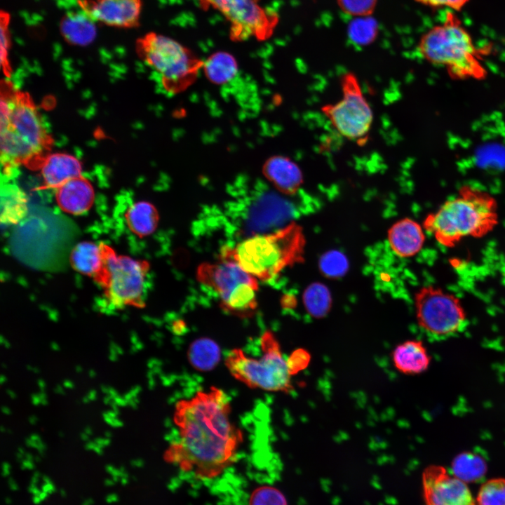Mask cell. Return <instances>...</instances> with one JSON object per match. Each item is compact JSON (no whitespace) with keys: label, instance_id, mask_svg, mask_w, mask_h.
<instances>
[{"label":"cell","instance_id":"30bf717a","mask_svg":"<svg viewBox=\"0 0 505 505\" xmlns=\"http://www.w3.org/2000/svg\"><path fill=\"white\" fill-rule=\"evenodd\" d=\"M415 306L419 325L433 337L453 336L466 325V314L461 300L440 288H421L415 295Z\"/></svg>","mask_w":505,"mask_h":505},{"label":"cell","instance_id":"52a82bcc","mask_svg":"<svg viewBox=\"0 0 505 505\" xmlns=\"http://www.w3.org/2000/svg\"><path fill=\"white\" fill-rule=\"evenodd\" d=\"M260 345L262 355L259 358L245 355L240 349L231 350L225 359V365L231 375L252 389L285 393L291 391L293 373L272 332L267 330L263 333Z\"/></svg>","mask_w":505,"mask_h":505},{"label":"cell","instance_id":"4fadbf2b","mask_svg":"<svg viewBox=\"0 0 505 505\" xmlns=\"http://www.w3.org/2000/svg\"><path fill=\"white\" fill-rule=\"evenodd\" d=\"M426 505H476L464 482L441 466H429L422 475Z\"/></svg>","mask_w":505,"mask_h":505},{"label":"cell","instance_id":"ba28073f","mask_svg":"<svg viewBox=\"0 0 505 505\" xmlns=\"http://www.w3.org/2000/svg\"><path fill=\"white\" fill-rule=\"evenodd\" d=\"M136 50L157 74L163 88L170 92L184 89L203 65V62L177 41L154 32L137 40Z\"/></svg>","mask_w":505,"mask_h":505},{"label":"cell","instance_id":"f1b7e54d","mask_svg":"<svg viewBox=\"0 0 505 505\" xmlns=\"http://www.w3.org/2000/svg\"><path fill=\"white\" fill-rule=\"evenodd\" d=\"M372 16L355 18L348 27L349 39L358 46L372 43L378 33L377 24Z\"/></svg>","mask_w":505,"mask_h":505},{"label":"cell","instance_id":"603a6c76","mask_svg":"<svg viewBox=\"0 0 505 505\" xmlns=\"http://www.w3.org/2000/svg\"><path fill=\"white\" fill-rule=\"evenodd\" d=\"M5 178L6 180L1 184V220L7 224H16L27 213V199L18 185Z\"/></svg>","mask_w":505,"mask_h":505},{"label":"cell","instance_id":"3957f363","mask_svg":"<svg viewBox=\"0 0 505 505\" xmlns=\"http://www.w3.org/2000/svg\"><path fill=\"white\" fill-rule=\"evenodd\" d=\"M497 204L489 193L462 186L457 196L429 214L423 227L446 248L454 247L465 238H480L498 224Z\"/></svg>","mask_w":505,"mask_h":505},{"label":"cell","instance_id":"f546056e","mask_svg":"<svg viewBox=\"0 0 505 505\" xmlns=\"http://www.w3.org/2000/svg\"><path fill=\"white\" fill-rule=\"evenodd\" d=\"M476 501L478 505H505V479L494 478L483 483Z\"/></svg>","mask_w":505,"mask_h":505},{"label":"cell","instance_id":"b9f144b4","mask_svg":"<svg viewBox=\"0 0 505 505\" xmlns=\"http://www.w3.org/2000/svg\"><path fill=\"white\" fill-rule=\"evenodd\" d=\"M93 504V500L90 499H86L84 501L83 505H91Z\"/></svg>","mask_w":505,"mask_h":505},{"label":"cell","instance_id":"6da1fadb","mask_svg":"<svg viewBox=\"0 0 505 505\" xmlns=\"http://www.w3.org/2000/svg\"><path fill=\"white\" fill-rule=\"evenodd\" d=\"M227 395L211 386L175 407L179 438L164 454L168 463L201 480L220 476L234 462L243 433L231 420Z\"/></svg>","mask_w":505,"mask_h":505},{"label":"cell","instance_id":"9a60e30c","mask_svg":"<svg viewBox=\"0 0 505 505\" xmlns=\"http://www.w3.org/2000/svg\"><path fill=\"white\" fill-rule=\"evenodd\" d=\"M79 4L95 22L119 28L140 25L142 0H79Z\"/></svg>","mask_w":505,"mask_h":505},{"label":"cell","instance_id":"f35d334b","mask_svg":"<svg viewBox=\"0 0 505 505\" xmlns=\"http://www.w3.org/2000/svg\"><path fill=\"white\" fill-rule=\"evenodd\" d=\"M10 467L9 465L6 464L3 466V472L4 476H7L9 473Z\"/></svg>","mask_w":505,"mask_h":505},{"label":"cell","instance_id":"7402d4cb","mask_svg":"<svg viewBox=\"0 0 505 505\" xmlns=\"http://www.w3.org/2000/svg\"><path fill=\"white\" fill-rule=\"evenodd\" d=\"M60 30L69 44L85 46L90 44L97 35L95 21L84 11H70L61 19Z\"/></svg>","mask_w":505,"mask_h":505},{"label":"cell","instance_id":"7c38bea8","mask_svg":"<svg viewBox=\"0 0 505 505\" xmlns=\"http://www.w3.org/2000/svg\"><path fill=\"white\" fill-rule=\"evenodd\" d=\"M105 267L107 277L102 288L107 302L114 308L144 307L149 263L127 256H117L105 245Z\"/></svg>","mask_w":505,"mask_h":505},{"label":"cell","instance_id":"e0dca14e","mask_svg":"<svg viewBox=\"0 0 505 505\" xmlns=\"http://www.w3.org/2000/svg\"><path fill=\"white\" fill-rule=\"evenodd\" d=\"M70 262L79 273L93 278L102 287L106 280L105 245L82 241L72 250Z\"/></svg>","mask_w":505,"mask_h":505},{"label":"cell","instance_id":"ee69618b","mask_svg":"<svg viewBox=\"0 0 505 505\" xmlns=\"http://www.w3.org/2000/svg\"><path fill=\"white\" fill-rule=\"evenodd\" d=\"M114 480L113 479H112V480H111V479H107V480H106V485H112L114 484Z\"/></svg>","mask_w":505,"mask_h":505},{"label":"cell","instance_id":"8fae6325","mask_svg":"<svg viewBox=\"0 0 505 505\" xmlns=\"http://www.w3.org/2000/svg\"><path fill=\"white\" fill-rule=\"evenodd\" d=\"M203 10L220 12L229 22L230 38L243 41L250 38L268 39L279 22L278 13L264 7L260 0H198Z\"/></svg>","mask_w":505,"mask_h":505},{"label":"cell","instance_id":"f6af8a7d","mask_svg":"<svg viewBox=\"0 0 505 505\" xmlns=\"http://www.w3.org/2000/svg\"><path fill=\"white\" fill-rule=\"evenodd\" d=\"M121 478V483L123 484H126L128 482V477H122Z\"/></svg>","mask_w":505,"mask_h":505},{"label":"cell","instance_id":"74e56055","mask_svg":"<svg viewBox=\"0 0 505 505\" xmlns=\"http://www.w3.org/2000/svg\"><path fill=\"white\" fill-rule=\"evenodd\" d=\"M106 500H107V501L110 502V503L114 502L118 500V497L115 494H111L107 497Z\"/></svg>","mask_w":505,"mask_h":505},{"label":"cell","instance_id":"9c48e42d","mask_svg":"<svg viewBox=\"0 0 505 505\" xmlns=\"http://www.w3.org/2000/svg\"><path fill=\"white\" fill-rule=\"evenodd\" d=\"M340 86V99L323 105L321 112L342 137L359 144H365L373 123L371 106L354 73L344 74Z\"/></svg>","mask_w":505,"mask_h":505},{"label":"cell","instance_id":"d6a6232c","mask_svg":"<svg viewBox=\"0 0 505 505\" xmlns=\"http://www.w3.org/2000/svg\"><path fill=\"white\" fill-rule=\"evenodd\" d=\"M250 505H287V501L278 489L262 486L253 491L250 496Z\"/></svg>","mask_w":505,"mask_h":505},{"label":"cell","instance_id":"44dd1931","mask_svg":"<svg viewBox=\"0 0 505 505\" xmlns=\"http://www.w3.org/2000/svg\"><path fill=\"white\" fill-rule=\"evenodd\" d=\"M393 361L400 372L407 375H417L428 369L431 357L422 342L410 339L394 349Z\"/></svg>","mask_w":505,"mask_h":505},{"label":"cell","instance_id":"83f0119b","mask_svg":"<svg viewBox=\"0 0 505 505\" xmlns=\"http://www.w3.org/2000/svg\"><path fill=\"white\" fill-rule=\"evenodd\" d=\"M303 303L310 316L316 318H323L331 308L332 298L330 290L322 283H314L305 289Z\"/></svg>","mask_w":505,"mask_h":505},{"label":"cell","instance_id":"d4e9b609","mask_svg":"<svg viewBox=\"0 0 505 505\" xmlns=\"http://www.w3.org/2000/svg\"><path fill=\"white\" fill-rule=\"evenodd\" d=\"M203 67L208 79L218 85L230 82L238 73L236 59L224 51L212 54L203 62Z\"/></svg>","mask_w":505,"mask_h":505},{"label":"cell","instance_id":"4dcf8cb0","mask_svg":"<svg viewBox=\"0 0 505 505\" xmlns=\"http://www.w3.org/2000/svg\"><path fill=\"white\" fill-rule=\"evenodd\" d=\"M320 269L330 278H338L344 275L348 269L346 257L340 252L330 251L320 259Z\"/></svg>","mask_w":505,"mask_h":505},{"label":"cell","instance_id":"d6986e66","mask_svg":"<svg viewBox=\"0 0 505 505\" xmlns=\"http://www.w3.org/2000/svg\"><path fill=\"white\" fill-rule=\"evenodd\" d=\"M55 198L58 205L63 211L80 215L91 207L95 192L90 181L81 175L58 188Z\"/></svg>","mask_w":505,"mask_h":505},{"label":"cell","instance_id":"bcb514c9","mask_svg":"<svg viewBox=\"0 0 505 505\" xmlns=\"http://www.w3.org/2000/svg\"><path fill=\"white\" fill-rule=\"evenodd\" d=\"M60 494H61V495H62V496H65V492L62 490L60 491Z\"/></svg>","mask_w":505,"mask_h":505},{"label":"cell","instance_id":"ac0fdd59","mask_svg":"<svg viewBox=\"0 0 505 505\" xmlns=\"http://www.w3.org/2000/svg\"><path fill=\"white\" fill-rule=\"evenodd\" d=\"M263 170L266 178L283 194H295L303 183L301 169L286 156L269 158L264 163Z\"/></svg>","mask_w":505,"mask_h":505},{"label":"cell","instance_id":"2e32d148","mask_svg":"<svg viewBox=\"0 0 505 505\" xmlns=\"http://www.w3.org/2000/svg\"><path fill=\"white\" fill-rule=\"evenodd\" d=\"M43 188L57 189L70 180L81 176V162L67 153L47 154L40 161Z\"/></svg>","mask_w":505,"mask_h":505},{"label":"cell","instance_id":"7bdbcfd3","mask_svg":"<svg viewBox=\"0 0 505 505\" xmlns=\"http://www.w3.org/2000/svg\"><path fill=\"white\" fill-rule=\"evenodd\" d=\"M41 499H40V497H39V496H34V502L35 504L39 503V502L41 501Z\"/></svg>","mask_w":505,"mask_h":505},{"label":"cell","instance_id":"5b68a950","mask_svg":"<svg viewBox=\"0 0 505 505\" xmlns=\"http://www.w3.org/2000/svg\"><path fill=\"white\" fill-rule=\"evenodd\" d=\"M417 51L429 63L443 67L454 80H482L487 71L478 49L461 20L447 12L442 24L433 26L419 39Z\"/></svg>","mask_w":505,"mask_h":505},{"label":"cell","instance_id":"8992f818","mask_svg":"<svg viewBox=\"0 0 505 505\" xmlns=\"http://www.w3.org/2000/svg\"><path fill=\"white\" fill-rule=\"evenodd\" d=\"M227 206L228 223L243 240L278 230L292 215V205L260 182L243 185ZM288 225V224H287Z\"/></svg>","mask_w":505,"mask_h":505},{"label":"cell","instance_id":"4316f807","mask_svg":"<svg viewBox=\"0 0 505 505\" xmlns=\"http://www.w3.org/2000/svg\"><path fill=\"white\" fill-rule=\"evenodd\" d=\"M188 358L191 365L198 370H213L220 358L218 345L208 338H200L190 346Z\"/></svg>","mask_w":505,"mask_h":505},{"label":"cell","instance_id":"5bb4252c","mask_svg":"<svg viewBox=\"0 0 505 505\" xmlns=\"http://www.w3.org/2000/svg\"><path fill=\"white\" fill-rule=\"evenodd\" d=\"M196 278L198 282L217 295L220 304L227 301L245 285L259 286L257 279L236 262L222 258L215 263L200 264L197 268Z\"/></svg>","mask_w":505,"mask_h":505},{"label":"cell","instance_id":"d590c367","mask_svg":"<svg viewBox=\"0 0 505 505\" xmlns=\"http://www.w3.org/2000/svg\"><path fill=\"white\" fill-rule=\"evenodd\" d=\"M288 360L292 372L295 375L307 365L309 356L304 350H298L293 353Z\"/></svg>","mask_w":505,"mask_h":505},{"label":"cell","instance_id":"60d3db41","mask_svg":"<svg viewBox=\"0 0 505 505\" xmlns=\"http://www.w3.org/2000/svg\"><path fill=\"white\" fill-rule=\"evenodd\" d=\"M47 494H48L47 492H44V491L42 490V491L41 492V493L39 494V497H40V499H41V500H43V499H44L46 497Z\"/></svg>","mask_w":505,"mask_h":505},{"label":"cell","instance_id":"cb8c5ba5","mask_svg":"<svg viewBox=\"0 0 505 505\" xmlns=\"http://www.w3.org/2000/svg\"><path fill=\"white\" fill-rule=\"evenodd\" d=\"M125 217L130 230L140 237L152 234L157 227L159 218L156 208L147 201H137L131 205Z\"/></svg>","mask_w":505,"mask_h":505},{"label":"cell","instance_id":"1f68e13d","mask_svg":"<svg viewBox=\"0 0 505 505\" xmlns=\"http://www.w3.org/2000/svg\"><path fill=\"white\" fill-rule=\"evenodd\" d=\"M340 10L354 18L371 16L377 0H337Z\"/></svg>","mask_w":505,"mask_h":505},{"label":"cell","instance_id":"836d02e7","mask_svg":"<svg viewBox=\"0 0 505 505\" xmlns=\"http://www.w3.org/2000/svg\"><path fill=\"white\" fill-rule=\"evenodd\" d=\"M1 21V64L2 69L6 76H8L11 73V67L8 60V52L11 45V36L8 29L10 22V15L8 13L1 11L0 14Z\"/></svg>","mask_w":505,"mask_h":505},{"label":"cell","instance_id":"484cf974","mask_svg":"<svg viewBox=\"0 0 505 505\" xmlns=\"http://www.w3.org/2000/svg\"><path fill=\"white\" fill-rule=\"evenodd\" d=\"M483 457L475 452H464L457 455L452 463V473L464 483H476L487 472Z\"/></svg>","mask_w":505,"mask_h":505},{"label":"cell","instance_id":"277c9868","mask_svg":"<svg viewBox=\"0 0 505 505\" xmlns=\"http://www.w3.org/2000/svg\"><path fill=\"white\" fill-rule=\"evenodd\" d=\"M305 238L302 228L292 222L275 231L241 240L224 246L221 258L236 262L262 281L274 278L286 267L303 261Z\"/></svg>","mask_w":505,"mask_h":505},{"label":"cell","instance_id":"7a4b0ae2","mask_svg":"<svg viewBox=\"0 0 505 505\" xmlns=\"http://www.w3.org/2000/svg\"><path fill=\"white\" fill-rule=\"evenodd\" d=\"M0 147L4 176L18 166L37 168L52 142L42 117L30 97L7 81L1 90Z\"/></svg>","mask_w":505,"mask_h":505},{"label":"cell","instance_id":"e575fe53","mask_svg":"<svg viewBox=\"0 0 505 505\" xmlns=\"http://www.w3.org/2000/svg\"><path fill=\"white\" fill-rule=\"evenodd\" d=\"M416 2L431 8L448 7L460 11L469 0H415Z\"/></svg>","mask_w":505,"mask_h":505},{"label":"cell","instance_id":"ffe728a7","mask_svg":"<svg viewBox=\"0 0 505 505\" xmlns=\"http://www.w3.org/2000/svg\"><path fill=\"white\" fill-rule=\"evenodd\" d=\"M388 241L392 250L401 257L417 254L423 247L425 235L422 227L410 218L396 222L388 231Z\"/></svg>","mask_w":505,"mask_h":505},{"label":"cell","instance_id":"ab89813d","mask_svg":"<svg viewBox=\"0 0 505 505\" xmlns=\"http://www.w3.org/2000/svg\"><path fill=\"white\" fill-rule=\"evenodd\" d=\"M9 485H10L11 489H12V490H15L18 489V485H17L15 481H13V480H9Z\"/></svg>","mask_w":505,"mask_h":505},{"label":"cell","instance_id":"8d00e7d4","mask_svg":"<svg viewBox=\"0 0 505 505\" xmlns=\"http://www.w3.org/2000/svg\"><path fill=\"white\" fill-rule=\"evenodd\" d=\"M42 487L43 491L47 492L48 494L52 493L55 490V487L50 482L48 483H44Z\"/></svg>","mask_w":505,"mask_h":505}]
</instances>
